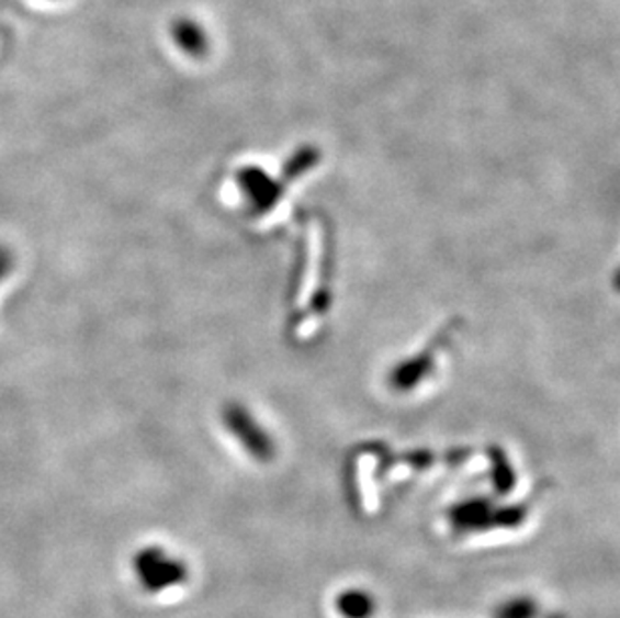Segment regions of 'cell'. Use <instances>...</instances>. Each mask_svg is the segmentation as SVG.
Wrapping results in <instances>:
<instances>
[{
    "label": "cell",
    "instance_id": "cell-5",
    "mask_svg": "<svg viewBox=\"0 0 620 618\" xmlns=\"http://www.w3.org/2000/svg\"><path fill=\"white\" fill-rule=\"evenodd\" d=\"M12 261H11V254L7 251V249H2L0 247V281L4 280L7 276H9V271H11Z\"/></svg>",
    "mask_w": 620,
    "mask_h": 618
},
{
    "label": "cell",
    "instance_id": "cell-2",
    "mask_svg": "<svg viewBox=\"0 0 620 618\" xmlns=\"http://www.w3.org/2000/svg\"><path fill=\"white\" fill-rule=\"evenodd\" d=\"M223 418H225L227 430L237 436V440L244 443V448L256 460L268 462L273 458V443L266 436V432L259 428L256 420H251L246 408H241L239 404H229L223 412Z\"/></svg>",
    "mask_w": 620,
    "mask_h": 618
},
{
    "label": "cell",
    "instance_id": "cell-3",
    "mask_svg": "<svg viewBox=\"0 0 620 618\" xmlns=\"http://www.w3.org/2000/svg\"><path fill=\"white\" fill-rule=\"evenodd\" d=\"M241 189L246 191L247 199L256 207H271L275 203L278 187L271 183V179L263 176L258 169H246L241 173Z\"/></svg>",
    "mask_w": 620,
    "mask_h": 618
},
{
    "label": "cell",
    "instance_id": "cell-4",
    "mask_svg": "<svg viewBox=\"0 0 620 618\" xmlns=\"http://www.w3.org/2000/svg\"><path fill=\"white\" fill-rule=\"evenodd\" d=\"M177 43L189 50L191 55H200L205 47V38L201 35L200 29L193 23L177 24Z\"/></svg>",
    "mask_w": 620,
    "mask_h": 618
},
{
    "label": "cell",
    "instance_id": "cell-1",
    "mask_svg": "<svg viewBox=\"0 0 620 618\" xmlns=\"http://www.w3.org/2000/svg\"><path fill=\"white\" fill-rule=\"evenodd\" d=\"M140 588L149 595H161L188 581L189 569L183 560L164 547H145L131 562Z\"/></svg>",
    "mask_w": 620,
    "mask_h": 618
},
{
    "label": "cell",
    "instance_id": "cell-6",
    "mask_svg": "<svg viewBox=\"0 0 620 618\" xmlns=\"http://www.w3.org/2000/svg\"><path fill=\"white\" fill-rule=\"evenodd\" d=\"M617 288H619V292H620V271L619 273H617Z\"/></svg>",
    "mask_w": 620,
    "mask_h": 618
}]
</instances>
